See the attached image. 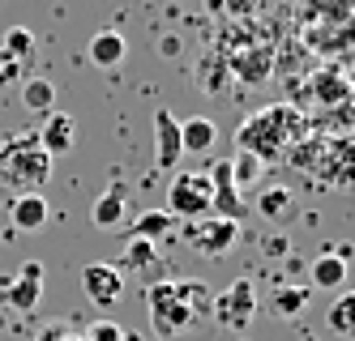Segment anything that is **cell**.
<instances>
[{
  "instance_id": "e0dca14e",
  "label": "cell",
  "mask_w": 355,
  "mask_h": 341,
  "mask_svg": "<svg viewBox=\"0 0 355 341\" xmlns=\"http://www.w3.org/2000/svg\"><path fill=\"white\" fill-rule=\"evenodd\" d=\"M175 295H180V303L193 311V316H210V307H214V295H210V286L206 282H193V277H175Z\"/></svg>"
},
{
  "instance_id": "7c38bea8",
  "label": "cell",
  "mask_w": 355,
  "mask_h": 341,
  "mask_svg": "<svg viewBox=\"0 0 355 341\" xmlns=\"http://www.w3.org/2000/svg\"><path fill=\"white\" fill-rule=\"evenodd\" d=\"M124 56H129V43H124V35L112 30V26L90 39V60H94V68H116Z\"/></svg>"
},
{
  "instance_id": "7a4b0ae2",
  "label": "cell",
  "mask_w": 355,
  "mask_h": 341,
  "mask_svg": "<svg viewBox=\"0 0 355 341\" xmlns=\"http://www.w3.org/2000/svg\"><path fill=\"white\" fill-rule=\"evenodd\" d=\"M146 311H150V324H155L159 337H175V333H184L197 320L193 311L180 303V295H175V277L146 286Z\"/></svg>"
},
{
  "instance_id": "52a82bcc",
  "label": "cell",
  "mask_w": 355,
  "mask_h": 341,
  "mask_svg": "<svg viewBox=\"0 0 355 341\" xmlns=\"http://www.w3.org/2000/svg\"><path fill=\"white\" fill-rule=\"evenodd\" d=\"M82 291H86V299H90L94 307H112V303H120V295H124V273H120L116 265L94 260V265L82 269Z\"/></svg>"
},
{
  "instance_id": "6da1fadb",
  "label": "cell",
  "mask_w": 355,
  "mask_h": 341,
  "mask_svg": "<svg viewBox=\"0 0 355 341\" xmlns=\"http://www.w3.org/2000/svg\"><path fill=\"white\" fill-rule=\"evenodd\" d=\"M0 179L17 192H39L52 179V158L43 154L39 133H13L0 145Z\"/></svg>"
},
{
  "instance_id": "484cf974",
  "label": "cell",
  "mask_w": 355,
  "mask_h": 341,
  "mask_svg": "<svg viewBox=\"0 0 355 341\" xmlns=\"http://www.w3.org/2000/svg\"><path fill=\"white\" fill-rule=\"evenodd\" d=\"M266 252H270V256H283V252H287V239H283V234H274V239L266 243Z\"/></svg>"
},
{
  "instance_id": "9c48e42d",
  "label": "cell",
  "mask_w": 355,
  "mask_h": 341,
  "mask_svg": "<svg viewBox=\"0 0 355 341\" xmlns=\"http://www.w3.org/2000/svg\"><path fill=\"white\" fill-rule=\"evenodd\" d=\"M73 141H78V124H73L69 111H52L43 116V128H39V145L47 158H60V154L73 149Z\"/></svg>"
},
{
  "instance_id": "603a6c76",
  "label": "cell",
  "mask_w": 355,
  "mask_h": 341,
  "mask_svg": "<svg viewBox=\"0 0 355 341\" xmlns=\"http://www.w3.org/2000/svg\"><path fill=\"white\" fill-rule=\"evenodd\" d=\"M261 171H266V163L257 158V154H248V149H240L236 158H232V179H236V188H240V183H257Z\"/></svg>"
},
{
  "instance_id": "83f0119b",
  "label": "cell",
  "mask_w": 355,
  "mask_h": 341,
  "mask_svg": "<svg viewBox=\"0 0 355 341\" xmlns=\"http://www.w3.org/2000/svg\"><path fill=\"white\" fill-rule=\"evenodd\" d=\"M0 60H5V56H0Z\"/></svg>"
},
{
  "instance_id": "7402d4cb",
  "label": "cell",
  "mask_w": 355,
  "mask_h": 341,
  "mask_svg": "<svg viewBox=\"0 0 355 341\" xmlns=\"http://www.w3.org/2000/svg\"><path fill=\"white\" fill-rule=\"evenodd\" d=\"M120 265L129 269V273L155 269V265H159V243H150V239H129V243H124V256H120Z\"/></svg>"
},
{
  "instance_id": "30bf717a",
  "label": "cell",
  "mask_w": 355,
  "mask_h": 341,
  "mask_svg": "<svg viewBox=\"0 0 355 341\" xmlns=\"http://www.w3.org/2000/svg\"><path fill=\"white\" fill-rule=\"evenodd\" d=\"M47 214H52V209H47L43 192H17L13 205H9V218H13L17 230H39L47 222Z\"/></svg>"
},
{
  "instance_id": "ba28073f",
  "label": "cell",
  "mask_w": 355,
  "mask_h": 341,
  "mask_svg": "<svg viewBox=\"0 0 355 341\" xmlns=\"http://www.w3.org/2000/svg\"><path fill=\"white\" fill-rule=\"evenodd\" d=\"M184 158V145H180V120H175L167 107L155 111V167L159 171H175Z\"/></svg>"
},
{
  "instance_id": "ffe728a7",
  "label": "cell",
  "mask_w": 355,
  "mask_h": 341,
  "mask_svg": "<svg viewBox=\"0 0 355 341\" xmlns=\"http://www.w3.org/2000/svg\"><path fill=\"white\" fill-rule=\"evenodd\" d=\"M325 324L334 329L338 337H355V291H343L325 311Z\"/></svg>"
},
{
  "instance_id": "277c9868",
  "label": "cell",
  "mask_w": 355,
  "mask_h": 341,
  "mask_svg": "<svg viewBox=\"0 0 355 341\" xmlns=\"http://www.w3.org/2000/svg\"><path fill=\"white\" fill-rule=\"evenodd\" d=\"M210 316H214L223 329H236V333L248 329L252 316H257V291H252V282H248V277H236L223 295H214Z\"/></svg>"
},
{
  "instance_id": "2e32d148",
  "label": "cell",
  "mask_w": 355,
  "mask_h": 341,
  "mask_svg": "<svg viewBox=\"0 0 355 341\" xmlns=\"http://www.w3.org/2000/svg\"><path fill=\"white\" fill-rule=\"evenodd\" d=\"M309 299H313V291H309V286H278V291H274V299H270V307H274V316L295 320V316H304V307H309Z\"/></svg>"
},
{
  "instance_id": "5bb4252c",
  "label": "cell",
  "mask_w": 355,
  "mask_h": 341,
  "mask_svg": "<svg viewBox=\"0 0 355 341\" xmlns=\"http://www.w3.org/2000/svg\"><path fill=\"white\" fill-rule=\"evenodd\" d=\"M175 230V218L167 214V209H146V214H137L129 222V239H150V243H159L163 234Z\"/></svg>"
},
{
  "instance_id": "8fae6325",
  "label": "cell",
  "mask_w": 355,
  "mask_h": 341,
  "mask_svg": "<svg viewBox=\"0 0 355 341\" xmlns=\"http://www.w3.org/2000/svg\"><path fill=\"white\" fill-rule=\"evenodd\" d=\"M124 209H129L124 183H112V188L90 205V222H94V226H103V230H112V226H120V222H124Z\"/></svg>"
},
{
  "instance_id": "ac0fdd59",
  "label": "cell",
  "mask_w": 355,
  "mask_h": 341,
  "mask_svg": "<svg viewBox=\"0 0 355 341\" xmlns=\"http://www.w3.org/2000/svg\"><path fill=\"white\" fill-rule=\"evenodd\" d=\"M214 137H218V128L210 124V120H189V124H180V145H184V154H210L214 149Z\"/></svg>"
},
{
  "instance_id": "3957f363",
  "label": "cell",
  "mask_w": 355,
  "mask_h": 341,
  "mask_svg": "<svg viewBox=\"0 0 355 341\" xmlns=\"http://www.w3.org/2000/svg\"><path fill=\"white\" fill-rule=\"evenodd\" d=\"M210 179H206V171H180L171 179V188H167V214L180 222V218H189V222H197V218H206L210 214Z\"/></svg>"
},
{
  "instance_id": "4316f807",
  "label": "cell",
  "mask_w": 355,
  "mask_h": 341,
  "mask_svg": "<svg viewBox=\"0 0 355 341\" xmlns=\"http://www.w3.org/2000/svg\"><path fill=\"white\" fill-rule=\"evenodd\" d=\"M159 51H167V56H175V51H180V39H159Z\"/></svg>"
},
{
  "instance_id": "d6986e66",
  "label": "cell",
  "mask_w": 355,
  "mask_h": 341,
  "mask_svg": "<svg viewBox=\"0 0 355 341\" xmlns=\"http://www.w3.org/2000/svg\"><path fill=\"white\" fill-rule=\"evenodd\" d=\"M0 56L13 60V64H31V56H35V30H26V26H9L5 43H0Z\"/></svg>"
},
{
  "instance_id": "8992f818",
  "label": "cell",
  "mask_w": 355,
  "mask_h": 341,
  "mask_svg": "<svg viewBox=\"0 0 355 341\" xmlns=\"http://www.w3.org/2000/svg\"><path fill=\"white\" fill-rule=\"evenodd\" d=\"M236 243H240V222H227V218H197L193 222V248L201 256L218 260V256L232 252Z\"/></svg>"
},
{
  "instance_id": "4fadbf2b",
  "label": "cell",
  "mask_w": 355,
  "mask_h": 341,
  "mask_svg": "<svg viewBox=\"0 0 355 341\" xmlns=\"http://www.w3.org/2000/svg\"><path fill=\"white\" fill-rule=\"evenodd\" d=\"M347 282V260L325 252L313 260V273H309V291H338V286Z\"/></svg>"
},
{
  "instance_id": "44dd1931",
  "label": "cell",
  "mask_w": 355,
  "mask_h": 341,
  "mask_svg": "<svg viewBox=\"0 0 355 341\" xmlns=\"http://www.w3.org/2000/svg\"><path fill=\"white\" fill-rule=\"evenodd\" d=\"M291 205H295L291 188H266V192L257 196V214H261L266 222H287V218H291Z\"/></svg>"
},
{
  "instance_id": "d4e9b609",
  "label": "cell",
  "mask_w": 355,
  "mask_h": 341,
  "mask_svg": "<svg viewBox=\"0 0 355 341\" xmlns=\"http://www.w3.org/2000/svg\"><path fill=\"white\" fill-rule=\"evenodd\" d=\"M13 82H26V68L13 60H0V86H13Z\"/></svg>"
},
{
  "instance_id": "5b68a950",
  "label": "cell",
  "mask_w": 355,
  "mask_h": 341,
  "mask_svg": "<svg viewBox=\"0 0 355 341\" xmlns=\"http://www.w3.org/2000/svg\"><path fill=\"white\" fill-rule=\"evenodd\" d=\"M39 295H43V265L39 260H26L9 282H0V299H5V307H13V311H35Z\"/></svg>"
},
{
  "instance_id": "9a60e30c",
  "label": "cell",
  "mask_w": 355,
  "mask_h": 341,
  "mask_svg": "<svg viewBox=\"0 0 355 341\" xmlns=\"http://www.w3.org/2000/svg\"><path fill=\"white\" fill-rule=\"evenodd\" d=\"M21 102H26V111H35V116H52L56 107V86L47 82V77H26L21 82Z\"/></svg>"
},
{
  "instance_id": "cb8c5ba5",
  "label": "cell",
  "mask_w": 355,
  "mask_h": 341,
  "mask_svg": "<svg viewBox=\"0 0 355 341\" xmlns=\"http://www.w3.org/2000/svg\"><path fill=\"white\" fill-rule=\"evenodd\" d=\"M86 341H124V329L112 324V320H98V324L86 333Z\"/></svg>"
}]
</instances>
